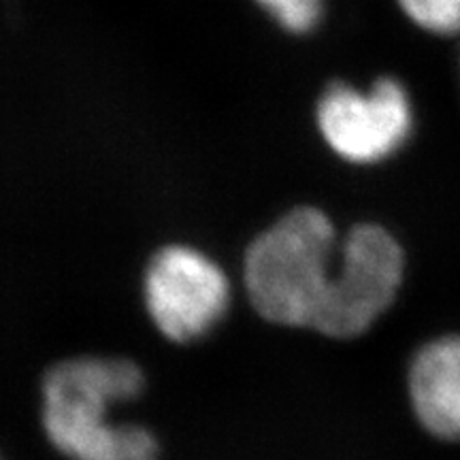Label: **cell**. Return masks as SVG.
Segmentation results:
<instances>
[{"mask_svg":"<svg viewBox=\"0 0 460 460\" xmlns=\"http://www.w3.org/2000/svg\"><path fill=\"white\" fill-rule=\"evenodd\" d=\"M143 373L128 358H73L58 362L43 379V429L71 460H156L149 430L115 424L109 410L137 399Z\"/></svg>","mask_w":460,"mask_h":460,"instance_id":"1","label":"cell"},{"mask_svg":"<svg viewBox=\"0 0 460 460\" xmlns=\"http://www.w3.org/2000/svg\"><path fill=\"white\" fill-rule=\"evenodd\" d=\"M335 228L324 211L296 207L252 241L245 252V288L264 320L314 326L332 278Z\"/></svg>","mask_w":460,"mask_h":460,"instance_id":"2","label":"cell"},{"mask_svg":"<svg viewBox=\"0 0 460 460\" xmlns=\"http://www.w3.org/2000/svg\"><path fill=\"white\" fill-rule=\"evenodd\" d=\"M402 267L401 245L386 228L354 226L343 241L341 264L332 273L312 329L335 339L362 335L393 305Z\"/></svg>","mask_w":460,"mask_h":460,"instance_id":"3","label":"cell"},{"mask_svg":"<svg viewBox=\"0 0 460 460\" xmlns=\"http://www.w3.org/2000/svg\"><path fill=\"white\" fill-rule=\"evenodd\" d=\"M315 124L339 158L352 164H376L410 139L411 101L393 77L377 79L367 92L349 84H332L320 96Z\"/></svg>","mask_w":460,"mask_h":460,"instance_id":"4","label":"cell"},{"mask_svg":"<svg viewBox=\"0 0 460 460\" xmlns=\"http://www.w3.org/2000/svg\"><path fill=\"white\" fill-rule=\"evenodd\" d=\"M149 318L171 341H194L214 329L226 312V273L188 245H166L149 261L143 278Z\"/></svg>","mask_w":460,"mask_h":460,"instance_id":"5","label":"cell"},{"mask_svg":"<svg viewBox=\"0 0 460 460\" xmlns=\"http://www.w3.org/2000/svg\"><path fill=\"white\" fill-rule=\"evenodd\" d=\"M413 411L424 429L441 439H460V337L424 345L410 369Z\"/></svg>","mask_w":460,"mask_h":460,"instance_id":"6","label":"cell"},{"mask_svg":"<svg viewBox=\"0 0 460 460\" xmlns=\"http://www.w3.org/2000/svg\"><path fill=\"white\" fill-rule=\"evenodd\" d=\"M413 24L433 34L460 32V0H396Z\"/></svg>","mask_w":460,"mask_h":460,"instance_id":"7","label":"cell"},{"mask_svg":"<svg viewBox=\"0 0 460 460\" xmlns=\"http://www.w3.org/2000/svg\"><path fill=\"white\" fill-rule=\"evenodd\" d=\"M288 32L307 34L318 26L322 0H256Z\"/></svg>","mask_w":460,"mask_h":460,"instance_id":"8","label":"cell"}]
</instances>
